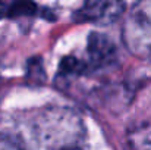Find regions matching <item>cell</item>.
I'll return each mask as SVG.
<instances>
[{"mask_svg":"<svg viewBox=\"0 0 151 150\" xmlns=\"http://www.w3.org/2000/svg\"><path fill=\"white\" fill-rule=\"evenodd\" d=\"M123 43L139 59L151 60V0H138L123 22Z\"/></svg>","mask_w":151,"mask_h":150,"instance_id":"6da1fadb","label":"cell"},{"mask_svg":"<svg viewBox=\"0 0 151 150\" xmlns=\"http://www.w3.org/2000/svg\"><path fill=\"white\" fill-rule=\"evenodd\" d=\"M125 0H94L76 12V21L109 25L116 22L125 12Z\"/></svg>","mask_w":151,"mask_h":150,"instance_id":"7a4b0ae2","label":"cell"},{"mask_svg":"<svg viewBox=\"0 0 151 150\" xmlns=\"http://www.w3.org/2000/svg\"><path fill=\"white\" fill-rule=\"evenodd\" d=\"M88 56L96 66H107L116 60L114 43L101 33H91L88 37Z\"/></svg>","mask_w":151,"mask_h":150,"instance_id":"3957f363","label":"cell"},{"mask_svg":"<svg viewBox=\"0 0 151 150\" xmlns=\"http://www.w3.org/2000/svg\"><path fill=\"white\" fill-rule=\"evenodd\" d=\"M128 143L132 150H151V124L144 122L131 128Z\"/></svg>","mask_w":151,"mask_h":150,"instance_id":"277c9868","label":"cell"},{"mask_svg":"<svg viewBox=\"0 0 151 150\" xmlns=\"http://www.w3.org/2000/svg\"><path fill=\"white\" fill-rule=\"evenodd\" d=\"M37 12V4L32 0H16L7 9V16L19 18V16H29Z\"/></svg>","mask_w":151,"mask_h":150,"instance_id":"5b68a950","label":"cell"},{"mask_svg":"<svg viewBox=\"0 0 151 150\" xmlns=\"http://www.w3.org/2000/svg\"><path fill=\"white\" fill-rule=\"evenodd\" d=\"M28 81L41 84L44 80V68L40 57H34L28 62Z\"/></svg>","mask_w":151,"mask_h":150,"instance_id":"8992f818","label":"cell"},{"mask_svg":"<svg viewBox=\"0 0 151 150\" xmlns=\"http://www.w3.org/2000/svg\"><path fill=\"white\" fill-rule=\"evenodd\" d=\"M60 72L63 74H69V75H75V74H79L84 71V63L76 59V57H72V56H66L62 59L60 62Z\"/></svg>","mask_w":151,"mask_h":150,"instance_id":"52a82bcc","label":"cell"},{"mask_svg":"<svg viewBox=\"0 0 151 150\" xmlns=\"http://www.w3.org/2000/svg\"><path fill=\"white\" fill-rule=\"evenodd\" d=\"M0 150H22V147L10 137L0 136Z\"/></svg>","mask_w":151,"mask_h":150,"instance_id":"ba28073f","label":"cell"},{"mask_svg":"<svg viewBox=\"0 0 151 150\" xmlns=\"http://www.w3.org/2000/svg\"><path fill=\"white\" fill-rule=\"evenodd\" d=\"M6 13H7V9H6V7H4L1 3H0V19H1V18H3Z\"/></svg>","mask_w":151,"mask_h":150,"instance_id":"9c48e42d","label":"cell"},{"mask_svg":"<svg viewBox=\"0 0 151 150\" xmlns=\"http://www.w3.org/2000/svg\"><path fill=\"white\" fill-rule=\"evenodd\" d=\"M66 150H81V149H66Z\"/></svg>","mask_w":151,"mask_h":150,"instance_id":"30bf717a","label":"cell"}]
</instances>
